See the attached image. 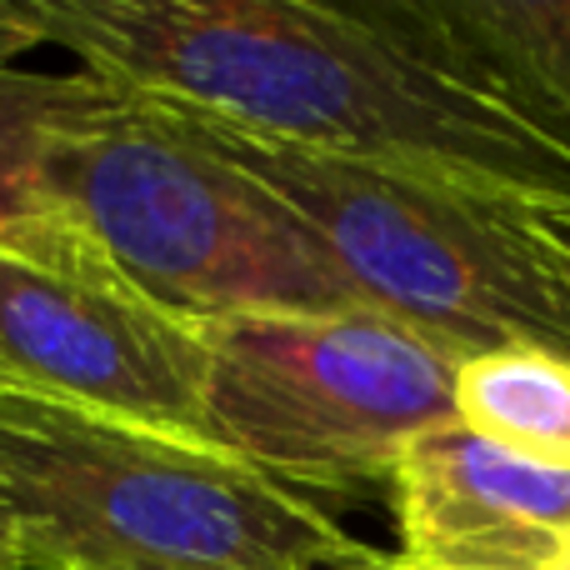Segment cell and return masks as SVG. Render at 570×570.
Returning <instances> with one entry per match:
<instances>
[{"instance_id":"6da1fadb","label":"cell","mask_w":570,"mask_h":570,"mask_svg":"<svg viewBox=\"0 0 570 570\" xmlns=\"http://www.w3.org/2000/svg\"><path fill=\"white\" fill-rule=\"evenodd\" d=\"M46 36L110 90L281 146L425 170L570 210V150L481 90L405 0H40Z\"/></svg>"},{"instance_id":"7a4b0ae2","label":"cell","mask_w":570,"mask_h":570,"mask_svg":"<svg viewBox=\"0 0 570 570\" xmlns=\"http://www.w3.org/2000/svg\"><path fill=\"white\" fill-rule=\"evenodd\" d=\"M0 531L20 570H341L315 501L196 435L0 391Z\"/></svg>"},{"instance_id":"3957f363","label":"cell","mask_w":570,"mask_h":570,"mask_svg":"<svg viewBox=\"0 0 570 570\" xmlns=\"http://www.w3.org/2000/svg\"><path fill=\"white\" fill-rule=\"evenodd\" d=\"M30 200L70 216L180 321L371 311L315 230L200 120L126 90L50 140Z\"/></svg>"},{"instance_id":"277c9868","label":"cell","mask_w":570,"mask_h":570,"mask_svg":"<svg viewBox=\"0 0 570 570\" xmlns=\"http://www.w3.org/2000/svg\"><path fill=\"white\" fill-rule=\"evenodd\" d=\"M200 126L315 230L371 311L455 361L511 345L570 361V266L535 210L425 170L281 146L216 120Z\"/></svg>"},{"instance_id":"5b68a950","label":"cell","mask_w":570,"mask_h":570,"mask_svg":"<svg viewBox=\"0 0 570 570\" xmlns=\"http://www.w3.org/2000/svg\"><path fill=\"white\" fill-rule=\"evenodd\" d=\"M206 331V435L285 491L385 485L415 435L455 421V355L381 311L230 315Z\"/></svg>"},{"instance_id":"8992f818","label":"cell","mask_w":570,"mask_h":570,"mask_svg":"<svg viewBox=\"0 0 570 570\" xmlns=\"http://www.w3.org/2000/svg\"><path fill=\"white\" fill-rule=\"evenodd\" d=\"M206 365V331L150 301L70 216L40 200L0 216V391L210 441Z\"/></svg>"},{"instance_id":"52a82bcc","label":"cell","mask_w":570,"mask_h":570,"mask_svg":"<svg viewBox=\"0 0 570 570\" xmlns=\"http://www.w3.org/2000/svg\"><path fill=\"white\" fill-rule=\"evenodd\" d=\"M405 570H570V471L461 421L415 435L391 475Z\"/></svg>"},{"instance_id":"ba28073f","label":"cell","mask_w":570,"mask_h":570,"mask_svg":"<svg viewBox=\"0 0 570 570\" xmlns=\"http://www.w3.org/2000/svg\"><path fill=\"white\" fill-rule=\"evenodd\" d=\"M451 66L570 150V0H405Z\"/></svg>"},{"instance_id":"9c48e42d","label":"cell","mask_w":570,"mask_h":570,"mask_svg":"<svg viewBox=\"0 0 570 570\" xmlns=\"http://www.w3.org/2000/svg\"><path fill=\"white\" fill-rule=\"evenodd\" d=\"M455 421L525 461L570 471V361L535 345L455 365Z\"/></svg>"},{"instance_id":"30bf717a","label":"cell","mask_w":570,"mask_h":570,"mask_svg":"<svg viewBox=\"0 0 570 570\" xmlns=\"http://www.w3.org/2000/svg\"><path fill=\"white\" fill-rule=\"evenodd\" d=\"M110 100L116 90L86 70H0V216L30 206L50 140Z\"/></svg>"},{"instance_id":"8fae6325","label":"cell","mask_w":570,"mask_h":570,"mask_svg":"<svg viewBox=\"0 0 570 570\" xmlns=\"http://www.w3.org/2000/svg\"><path fill=\"white\" fill-rule=\"evenodd\" d=\"M40 46H50L40 0H0V70H16V60Z\"/></svg>"},{"instance_id":"7c38bea8","label":"cell","mask_w":570,"mask_h":570,"mask_svg":"<svg viewBox=\"0 0 570 570\" xmlns=\"http://www.w3.org/2000/svg\"><path fill=\"white\" fill-rule=\"evenodd\" d=\"M535 220H541L546 240H551V246L561 250L566 266H570V210H535Z\"/></svg>"},{"instance_id":"4fadbf2b","label":"cell","mask_w":570,"mask_h":570,"mask_svg":"<svg viewBox=\"0 0 570 570\" xmlns=\"http://www.w3.org/2000/svg\"><path fill=\"white\" fill-rule=\"evenodd\" d=\"M341 570H401V561H385V556H365V561L341 566Z\"/></svg>"},{"instance_id":"5bb4252c","label":"cell","mask_w":570,"mask_h":570,"mask_svg":"<svg viewBox=\"0 0 570 570\" xmlns=\"http://www.w3.org/2000/svg\"><path fill=\"white\" fill-rule=\"evenodd\" d=\"M0 570H20L16 566V551H10V535L0 531Z\"/></svg>"},{"instance_id":"9a60e30c","label":"cell","mask_w":570,"mask_h":570,"mask_svg":"<svg viewBox=\"0 0 570 570\" xmlns=\"http://www.w3.org/2000/svg\"><path fill=\"white\" fill-rule=\"evenodd\" d=\"M401 570H405V566H401Z\"/></svg>"}]
</instances>
